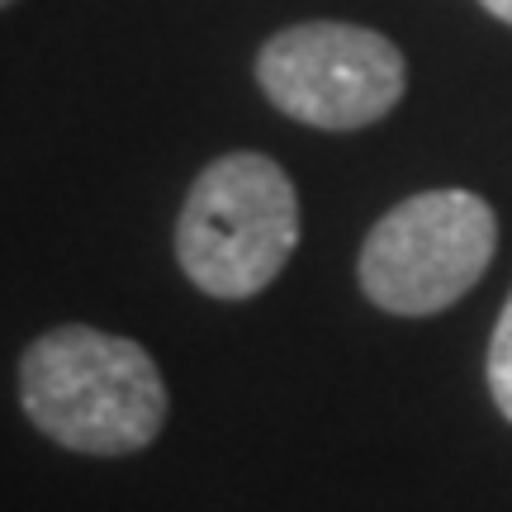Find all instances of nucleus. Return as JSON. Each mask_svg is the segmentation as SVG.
Masks as SVG:
<instances>
[{
  "mask_svg": "<svg viewBox=\"0 0 512 512\" xmlns=\"http://www.w3.org/2000/svg\"><path fill=\"white\" fill-rule=\"evenodd\" d=\"M19 403L67 451L133 456L162 432L166 380L133 337L62 323L24 347Z\"/></svg>",
  "mask_w": 512,
  "mask_h": 512,
  "instance_id": "obj_1",
  "label": "nucleus"
},
{
  "mask_svg": "<svg viewBox=\"0 0 512 512\" xmlns=\"http://www.w3.org/2000/svg\"><path fill=\"white\" fill-rule=\"evenodd\" d=\"M299 247V195L280 162L228 152L204 166L176 219V261L209 299H252Z\"/></svg>",
  "mask_w": 512,
  "mask_h": 512,
  "instance_id": "obj_2",
  "label": "nucleus"
},
{
  "mask_svg": "<svg viewBox=\"0 0 512 512\" xmlns=\"http://www.w3.org/2000/svg\"><path fill=\"white\" fill-rule=\"evenodd\" d=\"M498 247V219L475 190H422L394 204L361 242V290L399 318L451 309L479 285Z\"/></svg>",
  "mask_w": 512,
  "mask_h": 512,
  "instance_id": "obj_3",
  "label": "nucleus"
},
{
  "mask_svg": "<svg viewBox=\"0 0 512 512\" xmlns=\"http://www.w3.org/2000/svg\"><path fill=\"white\" fill-rule=\"evenodd\" d=\"M256 86L294 124L356 133L403 100L408 67L394 38L347 19H304L261 43Z\"/></svg>",
  "mask_w": 512,
  "mask_h": 512,
  "instance_id": "obj_4",
  "label": "nucleus"
},
{
  "mask_svg": "<svg viewBox=\"0 0 512 512\" xmlns=\"http://www.w3.org/2000/svg\"><path fill=\"white\" fill-rule=\"evenodd\" d=\"M489 394H494L498 413L512 422V294L498 313L494 337H489Z\"/></svg>",
  "mask_w": 512,
  "mask_h": 512,
  "instance_id": "obj_5",
  "label": "nucleus"
},
{
  "mask_svg": "<svg viewBox=\"0 0 512 512\" xmlns=\"http://www.w3.org/2000/svg\"><path fill=\"white\" fill-rule=\"evenodd\" d=\"M479 5H484V10H489V15H494V19H503V24H512V0H479Z\"/></svg>",
  "mask_w": 512,
  "mask_h": 512,
  "instance_id": "obj_6",
  "label": "nucleus"
},
{
  "mask_svg": "<svg viewBox=\"0 0 512 512\" xmlns=\"http://www.w3.org/2000/svg\"><path fill=\"white\" fill-rule=\"evenodd\" d=\"M5 5H15V0H0V10H5Z\"/></svg>",
  "mask_w": 512,
  "mask_h": 512,
  "instance_id": "obj_7",
  "label": "nucleus"
}]
</instances>
